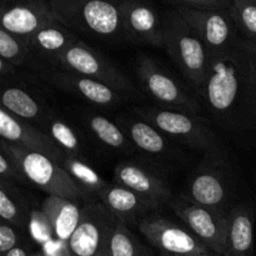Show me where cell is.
<instances>
[{
	"label": "cell",
	"mask_w": 256,
	"mask_h": 256,
	"mask_svg": "<svg viewBox=\"0 0 256 256\" xmlns=\"http://www.w3.org/2000/svg\"><path fill=\"white\" fill-rule=\"evenodd\" d=\"M199 95L218 126L245 149L256 148V75L244 39L209 55Z\"/></svg>",
	"instance_id": "cell-1"
},
{
	"label": "cell",
	"mask_w": 256,
	"mask_h": 256,
	"mask_svg": "<svg viewBox=\"0 0 256 256\" xmlns=\"http://www.w3.org/2000/svg\"><path fill=\"white\" fill-rule=\"evenodd\" d=\"M114 179L118 185L132 190L140 196L162 208L172 202V190L159 170L134 160L120 162L115 166Z\"/></svg>",
	"instance_id": "cell-14"
},
{
	"label": "cell",
	"mask_w": 256,
	"mask_h": 256,
	"mask_svg": "<svg viewBox=\"0 0 256 256\" xmlns=\"http://www.w3.org/2000/svg\"><path fill=\"white\" fill-rule=\"evenodd\" d=\"M16 69L18 68L10 64V62L0 59V76H2V82H6L10 78L14 76L16 74Z\"/></svg>",
	"instance_id": "cell-36"
},
{
	"label": "cell",
	"mask_w": 256,
	"mask_h": 256,
	"mask_svg": "<svg viewBox=\"0 0 256 256\" xmlns=\"http://www.w3.org/2000/svg\"><path fill=\"white\" fill-rule=\"evenodd\" d=\"M2 29L29 40L49 25L54 24L50 2L22 0L4 2L2 8Z\"/></svg>",
	"instance_id": "cell-16"
},
{
	"label": "cell",
	"mask_w": 256,
	"mask_h": 256,
	"mask_svg": "<svg viewBox=\"0 0 256 256\" xmlns=\"http://www.w3.org/2000/svg\"><path fill=\"white\" fill-rule=\"evenodd\" d=\"M120 10L128 38L154 46H164V16L152 5L139 0H124L120 2Z\"/></svg>",
	"instance_id": "cell-19"
},
{
	"label": "cell",
	"mask_w": 256,
	"mask_h": 256,
	"mask_svg": "<svg viewBox=\"0 0 256 256\" xmlns=\"http://www.w3.org/2000/svg\"><path fill=\"white\" fill-rule=\"evenodd\" d=\"M0 58L16 68L26 65L29 40L0 29Z\"/></svg>",
	"instance_id": "cell-30"
},
{
	"label": "cell",
	"mask_w": 256,
	"mask_h": 256,
	"mask_svg": "<svg viewBox=\"0 0 256 256\" xmlns=\"http://www.w3.org/2000/svg\"><path fill=\"white\" fill-rule=\"evenodd\" d=\"M100 200L102 204H104L106 209L116 218L118 222L126 226L136 222H139L145 216L156 212V210L160 209V206L154 202L118 184H110L102 194Z\"/></svg>",
	"instance_id": "cell-21"
},
{
	"label": "cell",
	"mask_w": 256,
	"mask_h": 256,
	"mask_svg": "<svg viewBox=\"0 0 256 256\" xmlns=\"http://www.w3.org/2000/svg\"><path fill=\"white\" fill-rule=\"evenodd\" d=\"M2 108L14 116L29 122L30 124L35 122V126L39 129H42L45 120L54 112L45 95L26 82L18 85L9 84L8 86L4 85Z\"/></svg>",
	"instance_id": "cell-20"
},
{
	"label": "cell",
	"mask_w": 256,
	"mask_h": 256,
	"mask_svg": "<svg viewBox=\"0 0 256 256\" xmlns=\"http://www.w3.org/2000/svg\"><path fill=\"white\" fill-rule=\"evenodd\" d=\"M55 20L84 36L114 40L126 36L120 2L105 0H50Z\"/></svg>",
	"instance_id": "cell-2"
},
{
	"label": "cell",
	"mask_w": 256,
	"mask_h": 256,
	"mask_svg": "<svg viewBox=\"0 0 256 256\" xmlns=\"http://www.w3.org/2000/svg\"><path fill=\"white\" fill-rule=\"evenodd\" d=\"M172 8H185V9L205 12V10L229 9L232 0H168Z\"/></svg>",
	"instance_id": "cell-33"
},
{
	"label": "cell",
	"mask_w": 256,
	"mask_h": 256,
	"mask_svg": "<svg viewBox=\"0 0 256 256\" xmlns=\"http://www.w3.org/2000/svg\"><path fill=\"white\" fill-rule=\"evenodd\" d=\"M116 122L124 130L138 152L155 158L165 164L180 162L182 160V152H180L176 142L170 139L149 122L138 116H122Z\"/></svg>",
	"instance_id": "cell-17"
},
{
	"label": "cell",
	"mask_w": 256,
	"mask_h": 256,
	"mask_svg": "<svg viewBox=\"0 0 256 256\" xmlns=\"http://www.w3.org/2000/svg\"><path fill=\"white\" fill-rule=\"evenodd\" d=\"M109 256H152L130 232L129 226L118 222L110 242Z\"/></svg>",
	"instance_id": "cell-29"
},
{
	"label": "cell",
	"mask_w": 256,
	"mask_h": 256,
	"mask_svg": "<svg viewBox=\"0 0 256 256\" xmlns=\"http://www.w3.org/2000/svg\"><path fill=\"white\" fill-rule=\"evenodd\" d=\"M245 45L248 48V52H249L250 60H252V65L254 68V72L256 75V40H245Z\"/></svg>",
	"instance_id": "cell-37"
},
{
	"label": "cell",
	"mask_w": 256,
	"mask_h": 256,
	"mask_svg": "<svg viewBox=\"0 0 256 256\" xmlns=\"http://www.w3.org/2000/svg\"><path fill=\"white\" fill-rule=\"evenodd\" d=\"M0 135L5 142L45 155L60 165L66 156V152L46 132L29 122L14 116L2 108L0 109Z\"/></svg>",
	"instance_id": "cell-15"
},
{
	"label": "cell",
	"mask_w": 256,
	"mask_h": 256,
	"mask_svg": "<svg viewBox=\"0 0 256 256\" xmlns=\"http://www.w3.org/2000/svg\"><path fill=\"white\" fill-rule=\"evenodd\" d=\"M6 142L8 148L22 165V172L32 184L36 185L40 190L49 194V196L78 202L89 199L79 185L68 174L66 170L54 160L49 159L39 152H30L18 145Z\"/></svg>",
	"instance_id": "cell-7"
},
{
	"label": "cell",
	"mask_w": 256,
	"mask_h": 256,
	"mask_svg": "<svg viewBox=\"0 0 256 256\" xmlns=\"http://www.w3.org/2000/svg\"><path fill=\"white\" fill-rule=\"evenodd\" d=\"M18 242H19V238L14 228L8 222H2L0 225V256L6 255L10 250L19 246Z\"/></svg>",
	"instance_id": "cell-34"
},
{
	"label": "cell",
	"mask_w": 256,
	"mask_h": 256,
	"mask_svg": "<svg viewBox=\"0 0 256 256\" xmlns=\"http://www.w3.org/2000/svg\"><path fill=\"white\" fill-rule=\"evenodd\" d=\"M255 208L239 202L230 209L226 249L222 256H254Z\"/></svg>",
	"instance_id": "cell-22"
},
{
	"label": "cell",
	"mask_w": 256,
	"mask_h": 256,
	"mask_svg": "<svg viewBox=\"0 0 256 256\" xmlns=\"http://www.w3.org/2000/svg\"><path fill=\"white\" fill-rule=\"evenodd\" d=\"M0 175L2 179L10 180L19 184H29L26 175L22 172V165L8 148L5 140L0 142Z\"/></svg>",
	"instance_id": "cell-31"
},
{
	"label": "cell",
	"mask_w": 256,
	"mask_h": 256,
	"mask_svg": "<svg viewBox=\"0 0 256 256\" xmlns=\"http://www.w3.org/2000/svg\"><path fill=\"white\" fill-rule=\"evenodd\" d=\"M62 166L68 172L80 189L85 194L92 196H102V192L109 188V182H105L84 159L66 154Z\"/></svg>",
	"instance_id": "cell-27"
},
{
	"label": "cell",
	"mask_w": 256,
	"mask_h": 256,
	"mask_svg": "<svg viewBox=\"0 0 256 256\" xmlns=\"http://www.w3.org/2000/svg\"><path fill=\"white\" fill-rule=\"evenodd\" d=\"M135 72L144 92L162 108L200 114L199 102L152 58L146 55L138 58Z\"/></svg>",
	"instance_id": "cell-8"
},
{
	"label": "cell",
	"mask_w": 256,
	"mask_h": 256,
	"mask_svg": "<svg viewBox=\"0 0 256 256\" xmlns=\"http://www.w3.org/2000/svg\"><path fill=\"white\" fill-rule=\"evenodd\" d=\"M79 122L102 146L124 155H132L136 152L119 124L112 122L104 115L84 110L79 114Z\"/></svg>",
	"instance_id": "cell-23"
},
{
	"label": "cell",
	"mask_w": 256,
	"mask_h": 256,
	"mask_svg": "<svg viewBox=\"0 0 256 256\" xmlns=\"http://www.w3.org/2000/svg\"><path fill=\"white\" fill-rule=\"evenodd\" d=\"M132 112L174 142L194 148L204 154L225 148L212 129V122L200 115L160 106H135Z\"/></svg>",
	"instance_id": "cell-3"
},
{
	"label": "cell",
	"mask_w": 256,
	"mask_h": 256,
	"mask_svg": "<svg viewBox=\"0 0 256 256\" xmlns=\"http://www.w3.org/2000/svg\"><path fill=\"white\" fill-rule=\"evenodd\" d=\"M118 219L104 204L82 206V219L69 240L72 256H109L110 242Z\"/></svg>",
	"instance_id": "cell-10"
},
{
	"label": "cell",
	"mask_w": 256,
	"mask_h": 256,
	"mask_svg": "<svg viewBox=\"0 0 256 256\" xmlns=\"http://www.w3.org/2000/svg\"><path fill=\"white\" fill-rule=\"evenodd\" d=\"M40 130L46 132L66 154L85 160L88 152L86 140L84 139L80 130L72 126V122L65 119L62 114L54 110L45 120Z\"/></svg>",
	"instance_id": "cell-25"
},
{
	"label": "cell",
	"mask_w": 256,
	"mask_h": 256,
	"mask_svg": "<svg viewBox=\"0 0 256 256\" xmlns=\"http://www.w3.org/2000/svg\"><path fill=\"white\" fill-rule=\"evenodd\" d=\"M42 252L44 256H72L69 242L54 239L42 246Z\"/></svg>",
	"instance_id": "cell-35"
},
{
	"label": "cell",
	"mask_w": 256,
	"mask_h": 256,
	"mask_svg": "<svg viewBox=\"0 0 256 256\" xmlns=\"http://www.w3.org/2000/svg\"><path fill=\"white\" fill-rule=\"evenodd\" d=\"M79 40L72 30L55 22L29 39L26 66L32 72L54 68L58 60Z\"/></svg>",
	"instance_id": "cell-18"
},
{
	"label": "cell",
	"mask_w": 256,
	"mask_h": 256,
	"mask_svg": "<svg viewBox=\"0 0 256 256\" xmlns=\"http://www.w3.org/2000/svg\"><path fill=\"white\" fill-rule=\"evenodd\" d=\"M32 72L36 79L52 85L55 89L96 106H118L125 99L112 88L76 72L56 68L34 70Z\"/></svg>",
	"instance_id": "cell-12"
},
{
	"label": "cell",
	"mask_w": 256,
	"mask_h": 256,
	"mask_svg": "<svg viewBox=\"0 0 256 256\" xmlns=\"http://www.w3.org/2000/svg\"><path fill=\"white\" fill-rule=\"evenodd\" d=\"M229 12L239 36L256 40V0H232Z\"/></svg>",
	"instance_id": "cell-28"
},
{
	"label": "cell",
	"mask_w": 256,
	"mask_h": 256,
	"mask_svg": "<svg viewBox=\"0 0 256 256\" xmlns=\"http://www.w3.org/2000/svg\"><path fill=\"white\" fill-rule=\"evenodd\" d=\"M29 232L32 240L38 242L40 246L55 239L52 222H50L49 218L46 216V214L42 209H32Z\"/></svg>",
	"instance_id": "cell-32"
},
{
	"label": "cell",
	"mask_w": 256,
	"mask_h": 256,
	"mask_svg": "<svg viewBox=\"0 0 256 256\" xmlns=\"http://www.w3.org/2000/svg\"><path fill=\"white\" fill-rule=\"evenodd\" d=\"M232 169L225 152V148L204 154L200 164L195 168L188 182L182 196L195 204L228 212L232 192Z\"/></svg>",
	"instance_id": "cell-5"
},
{
	"label": "cell",
	"mask_w": 256,
	"mask_h": 256,
	"mask_svg": "<svg viewBox=\"0 0 256 256\" xmlns=\"http://www.w3.org/2000/svg\"><path fill=\"white\" fill-rule=\"evenodd\" d=\"M170 206L202 244L215 255H224L229 232L228 212L195 204L182 195L172 200Z\"/></svg>",
	"instance_id": "cell-9"
},
{
	"label": "cell",
	"mask_w": 256,
	"mask_h": 256,
	"mask_svg": "<svg viewBox=\"0 0 256 256\" xmlns=\"http://www.w3.org/2000/svg\"><path fill=\"white\" fill-rule=\"evenodd\" d=\"M32 256H44V254H42V252H36V254H34Z\"/></svg>",
	"instance_id": "cell-39"
},
{
	"label": "cell",
	"mask_w": 256,
	"mask_h": 256,
	"mask_svg": "<svg viewBox=\"0 0 256 256\" xmlns=\"http://www.w3.org/2000/svg\"><path fill=\"white\" fill-rule=\"evenodd\" d=\"M4 256H32V255H30L25 248L20 246L19 245V246H16V248H14L12 250H10V252Z\"/></svg>",
	"instance_id": "cell-38"
},
{
	"label": "cell",
	"mask_w": 256,
	"mask_h": 256,
	"mask_svg": "<svg viewBox=\"0 0 256 256\" xmlns=\"http://www.w3.org/2000/svg\"><path fill=\"white\" fill-rule=\"evenodd\" d=\"M30 215L32 210L15 182L0 179V216L2 222L22 230H29Z\"/></svg>",
	"instance_id": "cell-26"
},
{
	"label": "cell",
	"mask_w": 256,
	"mask_h": 256,
	"mask_svg": "<svg viewBox=\"0 0 256 256\" xmlns=\"http://www.w3.org/2000/svg\"><path fill=\"white\" fill-rule=\"evenodd\" d=\"M162 256H180V255H166V254H162ZM189 256V255H186ZM214 256H218V255H214Z\"/></svg>",
	"instance_id": "cell-40"
},
{
	"label": "cell",
	"mask_w": 256,
	"mask_h": 256,
	"mask_svg": "<svg viewBox=\"0 0 256 256\" xmlns=\"http://www.w3.org/2000/svg\"><path fill=\"white\" fill-rule=\"evenodd\" d=\"M145 239L162 254L180 256H214L190 230L179 226L158 212L148 215L138 222Z\"/></svg>",
	"instance_id": "cell-11"
},
{
	"label": "cell",
	"mask_w": 256,
	"mask_h": 256,
	"mask_svg": "<svg viewBox=\"0 0 256 256\" xmlns=\"http://www.w3.org/2000/svg\"><path fill=\"white\" fill-rule=\"evenodd\" d=\"M40 209L46 214L54 229L55 239L69 242L82 219V208L75 202L56 196H48Z\"/></svg>",
	"instance_id": "cell-24"
},
{
	"label": "cell",
	"mask_w": 256,
	"mask_h": 256,
	"mask_svg": "<svg viewBox=\"0 0 256 256\" xmlns=\"http://www.w3.org/2000/svg\"><path fill=\"white\" fill-rule=\"evenodd\" d=\"M174 9L202 40L209 55L226 52L240 39L229 9L205 12L185 8Z\"/></svg>",
	"instance_id": "cell-13"
},
{
	"label": "cell",
	"mask_w": 256,
	"mask_h": 256,
	"mask_svg": "<svg viewBox=\"0 0 256 256\" xmlns=\"http://www.w3.org/2000/svg\"><path fill=\"white\" fill-rule=\"evenodd\" d=\"M164 46L178 69L199 92L206 79L209 52L174 8L164 15Z\"/></svg>",
	"instance_id": "cell-4"
},
{
	"label": "cell",
	"mask_w": 256,
	"mask_h": 256,
	"mask_svg": "<svg viewBox=\"0 0 256 256\" xmlns=\"http://www.w3.org/2000/svg\"><path fill=\"white\" fill-rule=\"evenodd\" d=\"M56 69L76 72L112 88L126 98L139 95L129 78L100 50L79 40L56 62Z\"/></svg>",
	"instance_id": "cell-6"
}]
</instances>
